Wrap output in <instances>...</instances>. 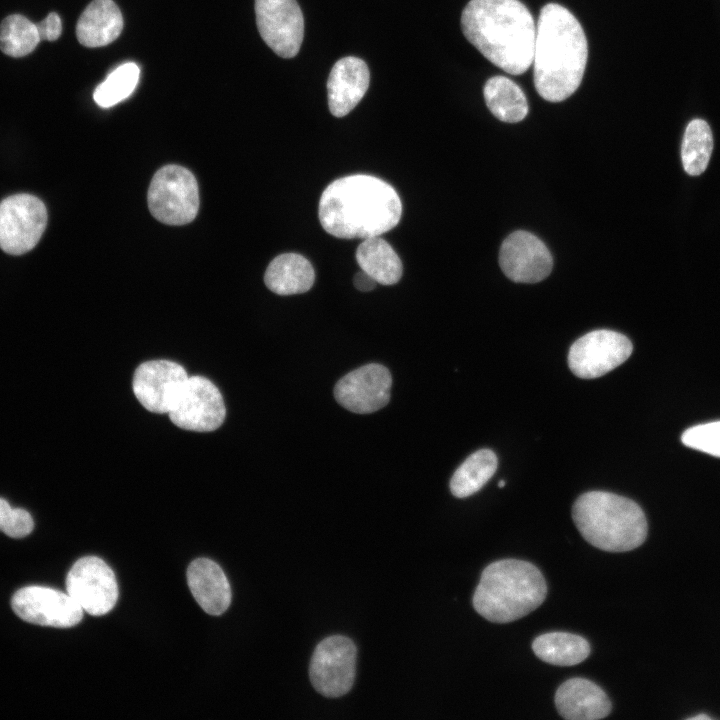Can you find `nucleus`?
<instances>
[{
    "label": "nucleus",
    "mask_w": 720,
    "mask_h": 720,
    "mask_svg": "<svg viewBox=\"0 0 720 720\" xmlns=\"http://www.w3.org/2000/svg\"><path fill=\"white\" fill-rule=\"evenodd\" d=\"M632 350V343L625 335L606 329L594 330L572 344L568 365L576 376L593 379L624 363Z\"/></svg>",
    "instance_id": "9d476101"
},
{
    "label": "nucleus",
    "mask_w": 720,
    "mask_h": 720,
    "mask_svg": "<svg viewBox=\"0 0 720 720\" xmlns=\"http://www.w3.org/2000/svg\"><path fill=\"white\" fill-rule=\"evenodd\" d=\"M68 594L93 616L110 612L118 599L112 569L100 558L83 557L75 562L66 578Z\"/></svg>",
    "instance_id": "9b49d317"
},
{
    "label": "nucleus",
    "mask_w": 720,
    "mask_h": 720,
    "mask_svg": "<svg viewBox=\"0 0 720 720\" xmlns=\"http://www.w3.org/2000/svg\"><path fill=\"white\" fill-rule=\"evenodd\" d=\"M713 150V137L708 123L702 119L692 120L686 127L681 158L683 168L691 176L702 174L709 163Z\"/></svg>",
    "instance_id": "a878e982"
},
{
    "label": "nucleus",
    "mask_w": 720,
    "mask_h": 720,
    "mask_svg": "<svg viewBox=\"0 0 720 720\" xmlns=\"http://www.w3.org/2000/svg\"><path fill=\"white\" fill-rule=\"evenodd\" d=\"M12 511V507L8 504V502L5 499L0 498V530L2 531L4 526L6 525L10 513Z\"/></svg>",
    "instance_id": "473e14b6"
},
{
    "label": "nucleus",
    "mask_w": 720,
    "mask_h": 720,
    "mask_svg": "<svg viewBox=\"0 0 720 720\" xmlns=\"http://www.w3.org/2000/svg\"><path fill=\"white\" fill-rule=\"evenodd\" d=\"M190 591L200 607L210 615H221L231 603V589L218 564L206 558L190 563L187 569Z\"/></svg>",
    "instance_id": "6ab92c4d"
},
{
    "label": "nucleus",
    "mask_w": 720,
    "mask_h": 720,
    "mask_svg": "<svg viewBox=\"0 0 720 720\" xmlns=\"http://www.w3.org/2000/svg\"><path fill=\"white\" fill-rule=\"evenodd\" d=\"M391 385L389 370L381 364L371 363L343 376L335 385L334 396L347 410L367 414L388 404Z\"/></svg>",
    "instance_id": "2eb2a0df"
},
{
    "label": "nucleus",
    "mask_w": 720,
    "mask_h": 720,
    "mask_svg": "<svg viewBox=\"0 0 720 720\" xmlns=\"http://www.w3.org/2000/svg\"><path fill=\"white\" fill-rule=\"evenodd\" d=\"M123 29L122 14L113 0H93L81 14L76 36L86 47H102L118 38Z\"/></svg>",
    "instance_id": "aec40b11"
},
{
    "label": "nucleus",
    "mask_w": 720,
    "mask_h": 720,
    "mask_svg": "<svg viewBox=\"0 0 720 720\" xmlns=\"http://www.w3.org/2000/svg\"><path fill=\"white\" fill-rule=\"evenodd\" d=\"M11 606L21 619L41 626L70 628L83 617L82 607L68 593L41 586L18 590Z\"/></svg>",
    "instance_id": "ddd939ff"
},
{
    "label": "nucleus",
    "mask_w": 720,
    "mask_h": 720,
    "mask_svg": "<svg viewBox=\"0 0 720 720\" xmlns=\"http://www.w3.org/2000/svg\"><path fill=\"white\" fill-rule=\"evenodd\" d=\"M323 229L341 239L380 236L400 221L402 203L380 178L356 174L336 179L323 191L318 209Z\"/></svg>",
    "instance_id": "f257e3e1"
},
{
    "label": "nucleus",
    "mask_w": 720,
    "mask_h": 720,
    "mask_svg": "<svg viewBox=\"0 0 720 720\" xmlns=\"http://www.w3.org/2000/svg\"><path fill=\"white\" fill-rule=\"evenodd\" d=\"M505 484H506V482L504 480H501V481H499L498 486H499V488H502L505 486Z\"/></svg>",
    "instance_id": "f704fd0d"
},
{
    "label": "nucleus",
    "mask_w": 720,
    "mask_h": 720,
    "mask_svg": "<svg viewBox=\"0 0 720 720\" xmlns=\"http://www.w3.org/2000/svg\"><path fill=\"white\" fill-rule=\"evenodd\" d=\"M259 33L280 57L292 58L300 50L304 19L296 0H255Z\"/></svg>",
    "instance_id": "f8f14e48"
},
{
    "label": "nucleus",
    "mask_w": 720,
    "mask_h": 720,
    "mask_svg": "<svg viewBox=\"0 0 720 720\" xmlns=\"http://www.w3.org/2000/svg\"><path fill=\"white\" fill-rule=\"evenodd\" d=\"M139 67L132 62L124 63L113 70L99 84L93 94L95 102L104 108L116 105L131 95L138 80Z\"/></svg>",
    "instance_id": "cd10ccee"
},
{
    "label": "nucleus",
    "mask_w": 720,
    "mask_h": 720,
    "mask_svg": "<svg viewBox=\"0 0 720 720\" xmlns=\"http://www.w3.org/2000/svg\"><path fill=\"white\" fill-rule=\"evenodd\" d=\"M499 264L512 281L536 283L550 274L553 259L538 237L527 231H515L501 245Z\"/></svg>",
    "instance_id": "dca6fc26"
},
{
    "label": "nucleus",
    "mask_w": 720,
    "mask_h": 720,
    "mask_svg": "<svg viewBox=\"0 0 720 720\" xmlns=\"http://www.w3.org/2000/svg\"><path fill=\"white\" fill-rule=\"evenodd\" d=\"M147 200L152 216L158 221L168 225L188 224L199 209L196 178L182 166L166 165L154 174Z\"/></svg>",
    "instance_id": "423d86ee"
},
{
    "label": "nucleus",
    "mask_w": 720,
    "mask_h": 720,
    "mask_svg": "<svg viewBox=\"0 0 720 720\" xmlns=\"http://www.w3.org/2000/svg\"><path fill=\"white\" fill-rule=\"evenodd\" d=\"M488 109L500 121L516 123L528 113V102L522 89L511 79L494 76L483 88Z\"/></svg>",
    "instance_id": "5701e85b"
},
{
    "label": "nucleus",
    "mask_w": 720,
    "mask_h": 720,
    "mask_svg": "<svg viewBox=\"0 0 720 720\" xmlns=\"http://www.w3.org/2000/svg\"><path fill=\"white\" fill-rule=\"evenodd\" d=\"M168 415L181 429L211 432L224 422L226 408L215 384L203 376H189Z\"/></svg>",
    "instance_id": "1a4fd4ad"
},
{
    "label": "nucleus",
    "mask_w": 720,
    "mask_h": 720,
    "mask_svg": "<svg viewBox=\"0 0 720 720\" xmlns=\"http://www.w3.org/2000/svg\"><path fill=\"white\" fill-rule=\"evenodd\" d=\"M688 720H710L711 717L706 714H699L692 717L687 718Z\"/></svg>",
    "instance_id": "72a5a7b5"
},
{
    "label": "nucleus",
    "mask_w": 720,
    "mask_h": 720,
    "mask_svg": "<svg viewBox=\"0 0 720 720\" xmlns=\"http://www.w3.org/2000/svg\"><path fill=\"white\" fill-rule=\"evenodd\" d=\"M370 73L366 63L357 57L338 60L327 81L328 105L335 117H343L354 109L369 87Z\"/></svg>",
    "instance_id": "f3484780"
},
{
    "label": "nucleus",
    "mask_w": 720,
    "mask_h": 720,
    "mask_svg": "<svg viewBox=\"0 0 720 720\" xmlns=\"http://www.w3.org/2000/svg\"><path fill=\"white\" fill-rule=\"evenodd\" d=\"M547 586L541 571L532 563L504 559L482 572L473 595L475 610L495 623L515 621L538 608Z\"/></svg>",
    "instance_id": "20e7f679"
},
{
    "label": "nucleus",
    "mask_w": 720,
    "mask_h": 720,
    "mask_svg": "<svg viewBox=\"0 0 720 720\" xmlns=\"http://www.w3.org/2000/svg\"><path fill=\"white\" fill-rule=\"evenodd\" d=\"M461 26L467 40L505 72L520 75L532 65L536 24L519 0H470Z\"/></svg>",
    "instance_id": "7ed1b4c3"
},
{
    "label": "nucleus",
    "mask_w": 720,
    "mask_h": 720,
    "mask_svg": "<svg viewBox=\"0 0 720 720\" xmlns=\"http://www.w3.org/2000/svg\"><path fill=\"white\" fill-rule=\"evenodd\" d=\"M47 225L44 203L30 194L9 196L0 203V248L11 255L35 247Z\"/></svg>",
    "instance_id": "0eeeda50"
},
{
    "label": "nucleus",
    "mask_w": 720,
    "mask_h": 720,
    "mask_svg": "<svg viewBox=\"0 0 720 720\" xmlns=\"http://www.w3.org/2000/svg\"><path fill=\"white\" fill-rule=\"evenodd\" d=\"M40 37L36 24L22 15H10L0 24V49L12 57L31 53Z\"/></svg>",
    "instance_id": "bb28decb"
},
{
    "label": "nucleus",
    "mask_w": 720,
    "mask_h": 720,
    "mask_svg": "<svg viewBox=\"0 0 720 720\" xmlns=\"http://www.w3.org/2000/svg\"><path fill=\"white\" fill-rule=\"evenodd\" d=\"M357 649L342 635L323 639L311 658L309 675L313 687L326 697H340L350 691L355 678Z\"/></svg>",
    "instance_id": "6e6552de"
},
{
    "label": "nucleus",
    "mask_w": 720,
    "mask_h": 720,
    "mask_svg": "<svg viewBox=\"0 0 720 720\" xmlns=\"http://www.w3.org/2000/svg\"><path fill=\"white\" fill-rule=\"evenodd\" d=\"M574 523L592 546L609 552L639 547L647 536L643 510L633 500L605 491L582 494L572 508Z\"/></svg>",
    "instance_id": "39448f33"
},
{
    "label": "nucleus",
    "mask_w": 720,
    "mask_h": 720,
    "mask_svg": "<svg viewBox=\"0 0 720 720\" xmlns=\"http://www.w3.org/2000/svg\"><path fill=\"white\" fill-rule=\"evenodd\" d=\"M558 713L568 720H596L608 716L611 702L595 683L584 678H571L555 693Z\"/></svg>",
    "instance_id": "a211bd4d"
},
{
    "label": "nucleus",
    "mask_w": 720,
    "mask_h": 720,
    "mask_svg": "<svg viewBox=\"0 0 720 720\" xmlns=\"http://www.w3.org/2000/svg\"><path fill=\"white\" fill-rule=\"evenodd\" d=\"M681 441L687 447L720 458V421L688 428L682 434Z\"/></svg>",
    "instance_id": "c85d7f7f"
},
{
    "label": "nucleus",
    "mask_w": 720,
    "mask_h": 720,
    "mask_svg": "<svg viewBox=\"0 0 720 720\" xmlns=\"http://www.w3.org/2000/svg\"><path fill=\"white\" fill-rule=\"evenodd\" d=\"M532 649L542 661L558 666L579 664L591 650L585 638L566 632L542 634L533 641Z\"/></svg>",
    "instance_id": "b1692460"
},
{
    "label": "nucleus",
    "mask_w": 720,
    "mask_h": 720,
    "mask_svg": "<svg viewBox=\"0 0 720 720\" xmlns=\"http://www.w3.org/2000/svg\"><path fill=\"white\" fill-rule=\"evenodd\" d=\"M34 522L31 515L24 509L12 508L3 532L12 538H22L31 533Z\"/></svg>",
    "instance_id": "c756f323"
},
{
    "label": "nucleus",
    "mask_w": 720,
    "mask_h": 720,
    "mask_svg": "<svg viewBox=\"0 0 720 720\" xmlns=\"http://www.w3.org/2000/svg\"><path fill=\"white\" fill-rule=\"evenodd\" d=\"M497 463V457L490 449L474 452L454 472L450 480L451 493L458 498L476 493L494 475Z\"/></svg>",
    "instance_id": "393cba45"
},
{
    "label": "nucleus",
    "mask_w": 720,
    "mask_h": 720,
    "mask_svg": "<svg viewBox=\"0 0 720 720\" xmlns=\"http://www.w3.org/2000/svg\"><path fill=\"white\" fill-rule=\"evenodd\" d=\"M40 40L55 41L62 32V22L59 15L52 12L41 22L36 24Z\"/></svg>",
    "instance_id": "7c9ffc66"
},
{
    "label": "nucleus",
    "mask_w": 720,
    "mask_h": 720,
    "mask_svg": "<svg viewBox=\"0 0 720 720\" xmlns=\"http://www.w3.org/2000/svg\"><path fill=\"white\" fill-rule=\"evenodd\" d=\"M376 283V280L363 270L354 276V286L363 292L372 290Z\"/></svg>",
    "instance_id": "2f4dec72"
},
{
    "label": "nucleus",
    "mask_w": 720,
    "mask_h": 720,
    "mask_svg": "<svg viewBox=\"0 0 720 720\" xmlns=\"http://www.w3.org/2000/svg\"><path fill=\"white\" fill-rule=\"evenodd\" d=\"M588 57L582 26L563 6L542 7L533 52L534 86L549 102H561L579 87Z\"/></svg>",
    "instance_id": "f03ea898"
},
{
    "label": "nucleus",
    "mask_w": 720,
    "mask_h": 720,
    "mask_svg": "<svg viewBox=\"0 0 720 720\" xmlns=\"http://www.w3.org/2000/svg\"><path fill=\"white\" fill-rule=\"evenodd\" d=\"M188 377L185 368L176 362L150 360L136 368L132 388L145 409L163 414L170 411Z\"/></svg>",
    "instance_id": "4468645a"
},
{
    "label": "nucleus",
    "mask_w": 720,
    "mask_h": 720,
    "mask_svg": "<svg viewBox=\"0 0 720 720\" xmlns=\"http://www.w3.org/2000/svg\"><path fill=\"white\" fill-rule=\"evenodd\" d=\"M360 268L377 283L393 285L402 276V262L392 246L379 236L364 239L357 248Z\"/></svg>",
    "instance_id": "4be33fe9"
},
{
    "label": "nucleus",
    "mask_w": 720,
    "mask_h": 720,
    "mask_svg": "<svg viewBox=\"0 0 720 720\" xmlns=\"http://www.w3.org/2000/svg\"><path fill=\"white\" fill-rule=\"evenodd\" d=\"M314 280L315 272L311 263L296 253H284L275 257L264 275L268 289L278 295L305 293L312 287Z\"/></svg>",
    "instance_id": "412c9836"
}]
</instances>
